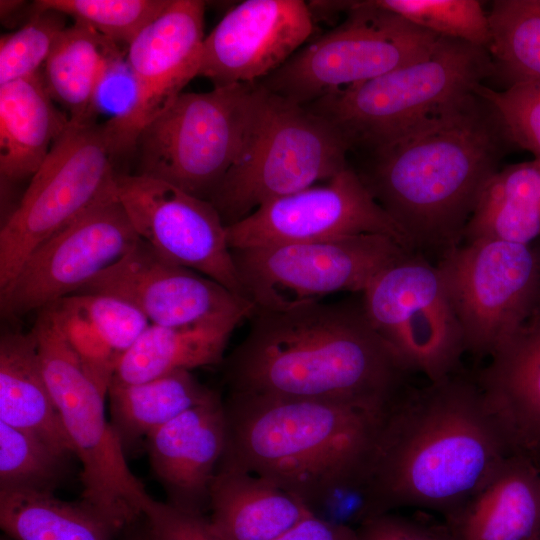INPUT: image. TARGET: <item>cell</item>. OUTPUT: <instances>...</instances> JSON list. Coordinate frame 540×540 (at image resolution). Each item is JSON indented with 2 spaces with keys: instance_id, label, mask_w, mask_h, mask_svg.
<instances>
[{
  "instance_id": "ab89813d",
  "label": "cell",
  "mask_w": 540,
  "mask_h": 540,
  "mask_svg": "<svg viewBox=\"0 0 540 540\" xmlns=\"http://www.w3.org/2000/svg\"><path fill=\"white\" fill-rule=\"evenodd\" d=\"M136 101L137 84L124 55L113 61L102 76L95 92L94 113L120 121L129 116Z\"/></svg>"
},
{
  "instance_id": "ac0fdd59",
  "label": "cell",
  "mask_w": 540,
  "mask_h": 540,
  "mask_svg": "<svg viewBox=\"0 0 540 540\" xmlns=\"http://www.w3.org/2000/svg\"><path fill=\"white\" fill-rule=\"evenodd\" d=\"M117 296L136 306L151 324L186 326L244 316L254 306L198 272L174 264L139 239L119 261L78 292ZM74 295V294H73Z\"/></svg>"
},
{
  "instance_id": "e575fe53",
  "label": "cell",
  "mask_w": 540,
  "mask_h": 540,
  "mask_svg": "<svg viewBox=\"0 0 540 540\" xmlns=\"http://www.w3.org/2000/svg\"><path fill=\"white\" fill-rule=\"evenodd\" d=\"M18 30L0 38V85L35 75L45 64L58 35L67 27L66 15L34 9Z\"/></svg>"
},
{
  "instance_id": "f35d334b",
  "label": "cell",
  "mask_w": 540,
  "mask_h": 540,
  "mask_svg": "<svg viewBox=\"0 0 540 540\" xmlns=\"http://www.w3.org/2000/svg\"><path fill=\"white\" fill-rule=\"evenodd\" d=\"M356 531L358 540H455L445 521L431 523L392 512L367 520Z\"/></svg>"
},
{
  "instance_id": "ba28073f",
  "label": "cell",
  "mask_w": 540,
  "mask_h": 540,
  "mask_svg": "<svg viewBox=\"0 0 540 540\" xmlns=\"http://www.w3.org/2000/svg\"><path fill=\"white\" fill-rule=\"evenodd\" d=\"M258 95L256 83L181 93L140 132L135 173L210 201L246 141Z\"/></svg>"
},
{
  "instance_id": "6da1fadb",
  "label": "cell",
  "mask_w": 540,
  "mask_h": 540,
  "mask_svg": "<svg viewBox=\"0 0 540 540\" xmlns=\"http://www.w3.org/2000/svg\"><path fill=\"white\" fill-rule=\"evenodd\" d=\"M479 85L355 153L360 162L353 168L364 186L424 256L439 258L462 243L486 184L516 147Z\"/></svg>"
},
{
  "instance_id": "d4e9b609",
  "label": "cell",
  "mask_w": 540,
  "mask_h": 540,
  "mask_svg": "<svg viewBox=\"0 0 540 540\" xmlns=\"http://www.w3.org/2000/svg\"><path fill=\"white\" fill-rule=\"evenodd\" d=\"M244 319L232 316L186 326L150 324L120 357L112 379L141 383L178 371L222 364L229 338Z\"/></svg>"
},
{
  "instance_id": "74e56055",
  "label": "cell",
  "mask_w": 540,
  "mask_h": 540,
  "mask_svg": "<svg viewBox=\"0 0 540 540\" xmlns=\"http://www.w3.org/2000/svg\"><path fill=\"white\" fill-rule=\"evenodd\" d=\"M478 89L500 112L514 145L540 158V80L516 83L502 91L484 84Z\"/></svg>"
},
{
  "instance_id": "52a82bcc",
  "label": "cell",
  "mask_w": 540,
  "mask_h": 540,
  "mask_svg": "<svg viewBox=\"0 0 540 540\" xmlns=\"http://www.w3.org/2000/svg\"><path fill=\"white\" fill-rule=\"evenodd\" d=\"M31 331L62 426L81 464L82 500L124 529L143 516L153 498L129 468L106 416L107 392L85 368L48 308L39 311Z\"/></svg>"
},
{
  "instance_id": "4dcf8cb0",
  "label": "cell",
  "mask_w": 540,
  "mask_h": 540,
  "mask_svg": "<svg viewBox=\"0 0 540 540\" xmlns=\"http://www.w3.org/2000/svg\"><path fill=\"white\" fill-rule=\"evenodd\" d=\"M487 15L494 77L505 88L540 80V0H495Z\"/></svg>"
},
{
  "instance_id": "ee69618b",
  "label": "cell",
  "mask_w": 540,
  "mask_h": 540,
  "mask_svg": "<svg viewBox=\"0 0 540 540\" xmlns=\"http://www.w3.org/2000/svg\"><path fill=\"white\" fill-rule=\"evenodd\" d=\"M203 540H219L210 530L209 528V524H208V527H207V530L205 532V535H204V538Z\"/></svg>"
},
{
  "instance_id": "7402d4cb",
  "label": "cell",
  "mask_w": 540,
  "mask_h": 540,
  "mask_svg": "<svg viewBox=\"0 0 540 540\" xmlns=\"http://www.w3.org/2000/svg\"><path fill=\"white\" fill-rule=\"evenodd\" d=\"M208 512L209 528L219 540H276L311 514L273 482L223 460Z\"/></svg>"
},
{
  "instance_id": "44dd1931",
  "label": "cell",
  "mask_w": 540,
  "mask_h": 540,
  "mask_svg": "<svg viewBox=\"0 0 540 540\" xmlns=\"http://www.w3.org/2000/svg\"><path fill=\"white\" fill-rule=\"evenodd\" d=\"M476 375L512 456L540 470V305Z\"/></svg>"
},
{
  "instance_id": "60d3db41",
  "label": "cell",
  "mask_w": 540,
  "mask_h": 540,
  "mask_svg": "<svg viewBox=\"0 0 540 540\" xmlns=\"http://www.w3.org/2000/svg\"><path fill=\"white\" fill-rule=\"evenodd\" d=\"M152 540H203L207 516L184 512L167 502L152 499L143 510Z\"/></svg>"
},
{
  "instance_id": "7a4b0ae2",
  "label": "cell",
  "mask_w": 540,
  "mask_h": 540,
  "mask_svg": "<svg viewBox=\"0 0 540 540\" xmlns=\"http://www.w3.org/2000/svg\"><path fill=\"white\" fill-rule=\"evenodd\" d=\"M224 358L230 393L344 403L384 411L413 372L375 330L361 295L284 311L254 309Z\"/></svg>"
},
{
  "instance_id": "9c48e42d",
  "label": "cell",
  "mask_w": 540,
  "mask_h": 540,
  "mask_svg": "<svg viewBox=\"0 0 540 540\" xmlns=\"http://www.w3.org/2000/svg\"><path fill=\"white\" fill-rule=\"evenodd\" d=\"M346 13L339 26L256 83L307 106L427 57L441 37L378 6L375 0L350 1Z\"/></svg>"
},
{
  "instance_id": "8fae6325",
  "label": "cell",
  "mask_w": 540,
  "mask_h": 540,
  "mask_svg": "<svg viewBox=\"0 0 540 540\" xmlns=\"http://www.w3.org/2000/svg\"><path fill=\"white\" fill-rule=\"evenodd\" d=\"M409 252L380 234L231 249L245 298L265 311L320 302L337 292L362 293Z\"/></svg>"
},
{
  "instance_id": "bcb514c9",
  "label": "cell",
  "mask_w": 540,
  "mask_h": 540,
  "mask_svg": "<svg viewBox=\"0 0 540 540\" xmlns=\"http://www.w3.org/2000/svg\"><path fill=\"white\" fill-rule=\"evenodd\" d=\"M536 540H540V537H539V538H537Z\"/></svg>"
},
{
  "instance_id": "8d00e7d4",
  "label": "cell",
  "mask_w": 540,
  "mask_h": 540,
  "mask_svg": "<svg viewBox=\"0 0 540 540\" xmlns=\"http://www.w3.org/2000/svg\"><path fill=\"white\" fill-rule=\"evenodd\" d=\"M71 297L119 359L151 324L136 306L117 296L80 293Z\"/></svg>"
},
{
  "instance_id": "603a6c76",
  "label": "cell",
  "mask_w": 540,
  "mask_h": 540,
  "mask_svg": "<svg viewBox=\"0 0 540 540\" xmlns=\"http://www.w3.org/2000/svg\"><path fill=\"white\" fill-rule=\"evenodd\" d=\"M445 522L455 540H536L540 470L522 457H508L493 478Z\"/></svg>"
},
{
  "instance_id": "83f0119b",
  "label": "cell",
  "mask_w": 540,
  "mask_h": 540,
  "mask_svg": "<svg viewBox=\"0 0 540 540\" xmlns=\"http://www.w3.org/2000/svg\"><path fill=\"white\" fill-rule=\"evenodd\" d=\"M124 56L119 45L91 27L74 22L57 37L43 77L52 99L70 121H95L94 97L109 65Z\"/></svg>"
},
{
  "instance_id": "ffe728a7",
  "label": "cell",
  "mask_w": 540,
  "mask_h": 540,
  "mask_svg": "<svg viewBox=\"0 0 540 540\" xmlns=\"http://www.w3.org/2000/svg\"><path fill=\"white\" fill-rule=\"evenodd\" d=\"M167 503L206 516L210 491L227 445L224 400L217 393L153 431L144 441Z\"/></svg>"
},
{
  "instance_id": "7c38bea8",
  "label": "cell",
  "mask_w": 540,
  "mask_h": 540,
  "mask_svg": "<svg viewBox=\"0 0 540 540\" xmlns=\"http://www.w3.org/2000/svg\"><path fill=\"white\" fill-rule=\"evenodd\" d=\"M461 324L466 352L490 357L540 305V239L461 243L435 263Z\"/></svg>"
},
{
  "instance_id": "d6986e66",
  "label": "cell",
  "mask_w": 540,
  "mask_h": 540,
  "mask_svg": "<svg viewBox=\"0 0 540 540\" xmlns=\"http://www.w3.org/2000/svg\"><path fill=\"white\" fill-rule=\"evenodd\" d=\"M313 17L303 0H246L205 37L198 76L214 87L256 83L307 41Z\"/></svg>"
},
{
  "instance_id": "484cf974",
  "label": "cell",
  "mask_w": 540,
  "mask_h": 540,
  "mask_svg": "<svg viewBox=\"0 0 540 540\" xmlns=\"http://www.w3.org/2000/svg\"><path fill=\"white\" fill-rule=\"evenodd\" d=\"M0 422L74 455L43 372L33 332L0 339Z\"/></svg>"
},
{
  "instance_id": "30bf717a",
  "label": "cell",
  "mask_w": 540,
  "mask_h": 540,
  "mask_svg": "<svg viewBox=\"0 0 540 540\" xmlns=\"http://www.w3.org/2000/svg\"><path fill=\"white\" fill-rule=\"evenodd\" d=\"M118 155L105 122H69L1 227L0 288L36 247L116 192Z\"/></svg>"
},
{
  "instance_id": "f6af8a7d",
  "label": "cell",
  "mask_w": 540,
  "mask_h": 540,
  "mask_svg": "<svg viewBox=\"0 0 540 540\" xmlns=\"http://www.w3.org/2000/svg\"><path fill=\"white\" fill-rule=\"evenodd\" d=\"M0 540H14V539L6 535L5 533H3L0 537Z\"/></svg>"
},
{
  "instance_id": "5b68a950",
  "label": "cell",
  "mask_w": 540,
  "mask_h": 540,
  "mask_svg": "<svg viewBox=\"0 0 540 540\" xmlns=\"http://www.w3.org/2000/svg\"><path fill=\"white\" fill-rule=\"evenodd\" d=\"M258 87L246 141L210 199L226 227L349 165V144L330 121Z\"/></svg>"
},
{
  "instance_id": "9a60e30c",
  "label": "cell",
  "mask_w": 540,
  "mask_h": 540,
  "mask_svg": "<svg viewBox=\"0 0 540 540\" xmlns=\"http://www.w3.org/2000/svg\"><path fill=\"white\" fill-rule=\"evenodd\" d=\"M116 193L139 238L160 256L245 298L226 225L210 201L136 173H118Z\"/></svg>"
},
{
  "instance_id": "836d02e7",
  "label": "cell",
  "mask_w": 540,
  "mask_h": 540,
  "mask_svg": "<svg viewBox=\"0 0 540 540\" xmlns=\"http://www.w3.org/2000/svg\"><path fill=\"white\" fill-rule=\"evenodd\" d=\"M170 0H38L34 9H51L72 17L116 44L128 45Z\"/></svg>"
},
{
  "instance_id": "7bdbcfd3",
  "label": "cell",
  "mask_w": 540,
  "mask_h": 540,
  "mask_svg": "<svg viewBox=\"0 0 540 540\" xmlns=\"http://www.w3.org/2000/svg\"><path fill=\"white\" fill-rule=\"evenodd\" d=\"M119 536V540H152L143 516L124 528Z\"/></svg>"
},
{
  "instance_id": "f546056e",
  "label": "cell",
  "mask_w": 540,
  "mask_h": 540,
  "mask_svg": "<svg viewBox=\"0 0 540 540\" xmlns=\"http://www.w3.org/2000/svg\"><path fill=\"white\" fill-rule=\"evenodd\" d=\"M0 526L14 540H114L123 530L82 499L36 492L0 491Z\"/></svg>"
},
{
  "instance_id": "5bb4252c",
  "label": "cell",
  "mask_w": 540,
  "mask_h": 540,
  "mask_svg": "<svg viewBox=\"0 0 540 540\" xmlns=\"http://www.w3.org/2000/svg\"><path fill=\"white\" fill-rule=\"evenodd\" d=\"M114 192L45 240L0 288V310L14 318L42 310L78 292L138 242Z\"/></svg>"
},
{
  "instance_id": "b9f144b4",
  "label": "cell",
  "mask_w": 540,
  "mask_h": 540,
  "mask_svg": "<svg viewBox=\"0 0 540 540\" xmlns=\"http://www.w3.org/2000/svg\"><path fill=\"white\" fill-rule=\"evenodd\" d=\"M276 540H358L355 528L325 521L312 513Z\"/></svg>"
},
{
  "instance_id": "1f68e13d",
  "label": "cell",
  "mask_w": 540,
  "mask_h": 540,
  "mask_svg": "<svg viewBox=\"0 0 540 540\" xmlns=\"http://www.w3.org/2000/svg\"><path fill=\"white\" fill-rule=\"evenodd\" d=\"M72 455L0 422V491L54 493Z\"/></svg>"
},
{
  "instance_id": "8992f818",
  "label": "cell",
  "mask_w": 540,
  "mask_h": 540,
  "mask_svg": "<svg viewBox=\"0 0 540 540\" xmlns=\"http://www.w3.org/2000/svg\"><path fill=\"white\" fill-rule=\"evenodd\" d=\"M494 75L486 49L440 37L427 57L305 107L330 121L350 153H357L396 137Z\"/></svg>"
},
{
  "instance_id": "e0dca14e",
  "label": "cell",
  "mask_w": 540,
  "mask_h": 540,
  "mask_svg": "<svg viewBox=\"0 0 540 540\" xmlns=\"http://www.w3.org/2000/svg\"><path fill=\"white\" fill-rule=\"evenodd\" d=\"M204 14L203 1L170 0L128 45L136 105L125 119L105 122L119 155L133 152L142 129L198 76L206 37Z\"/></svg>"
},
{
  "instance_id": "cb8c5ba5",
  "label": "cell",
  "mask_w": 540,
  "mask_h": 540,
  "mask_svg": "<svg viewBox=\"0 0 540 540\" xmlns=\"http://www.w3.org/2000/svg\"><path fill=\"white\" fill-rule=\"evenodd\" d=\"M69 122L49 94L43 72L0 85L1 179H31Z\"/></svg>"
},
{
  "instance_id": "d6a6232c",
  "label": "cell",
  "mask_w": 540,
  "mask_h": 540,
  "mask_svg": "<svg viewBox=\"0 0 540 540\" xmlns=\"http://www.w3.org/2000/svg\"><path fill=\"white\" fill-rule=\"evenodd\" d=\"M410 23L441 37L488 51L491 31L488 15L477 0H375Z\"/></svg>"
},
{
  "instance_id": "4316f807",
  "label": "cell",
  "mask_w": 540,
  "mask_h": 540,
  "mask_svg": "<svg viewBox=\"0 0 540 540\" xmlns=\"http://www.w3.org/2000/svg\"><path fill=\"white\" fill-rule=\"evenodd\" d=\"M216 394L191 371L132 384L112 379L107 391L109 420L127 453L156 429Z\"/></svg>"
},
{
  "instance_id": "4fadbf2b",
  "label": "cell",
  "mask_w": 540,
  "mask_h": 540,
  "mask_svg": "<svg viewBox=\"0 0 540 540\" xmlns=\"http://www.w3.org/2000/svg\"><path fill=\"white\" fill-rule=\"evenodd\" d=\"M380 336L413 373L441 380L461 369V324L442 275L426 256L409 252L381 271L361 293Z\"/></svg>"
},
{
  "instance_id": "3957f363",
  "label": "cell",
  "mask_w": 540,
  "mask_h": 540,
  "mask_svg": "<svg viewBox=\"0 0 540 540\" xmlns=\"http://www.w3.org/2000/svg\"><path fill=\"white\" fill-rule=\"evenodd\" d=\"M511 456L476 375L462 368L387 409L371 457L372 518L402 507L457 513Z\"/></svg>"
},
{
  "instance_id": "2e32d148",
  "label": "cell",
  "mask_w": 540,
  "mask_h": 540,
  "mask_svg": "<svg viewBox=\"0 0 540 540\" xmlns=\"http://www.w3.org/2000/svg\"><path fill=\"white\" fill-rule=\"evenodd\" d=\"M226 234L230 249L380 234L415 252L406 233L374 200L350 163L324 185L264 204L227 226Z\"/></svg>"
},
{
  "instance_id": "f1b7e54d",
  "label": "cell",
  "mask_w": 540,
  "mask_h": 540,
  "mask_svg": "<svg viewBox=\"0 0 540 540\" xmlns=\"http://www.w3.org/2000/svg\"><path fill=\"white\" fill-rule=\"evenodd\" d=\"M497 238L540 239V158L500 168L486 184L462 243Z\"/></svg>"
},
{
  "instance_id": "277c9868",
  "label": "cell",
  "mask_w": 540,
  "mask_h": 540,
  "mask_svg": "<svg viewBox=\"0 0 540 540\" xmlns=\"http://www.w3.org/2000/svg\"><path fill=\"white\" fill-rule=\"evenodd\" d=\"M223 400V461L273 482L312 514L342 490L368 488L387 409L230 392Z\"/></svg>"
},
{
  "instance_id": "d590c367",
  "label": "cell",
  "mask_w": 540,
  "mask_h": 540,
  "mask_svg": "<svg viewBox=\"0 0 540 540\" xmlns=\"http://www.w3.org/2000/svg\"><path fill=\"white\" fill-rule=\"evenodd\" d=\"M68 343L99 386L108 391L119 357L110 349L71 296L47 306Z\"/></svg>"
}]
</instances>
